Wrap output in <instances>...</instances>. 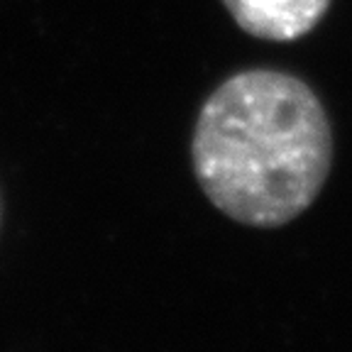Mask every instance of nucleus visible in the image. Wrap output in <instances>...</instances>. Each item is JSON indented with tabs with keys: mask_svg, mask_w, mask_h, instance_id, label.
I'll return each mask as SVG.
<instances>
[{
	"mask_svg": "<svg viewBox=\"0 0 352 352\" xmlns=\"http://www.w3.org/2000/svg\"><path fill=\"white\" fill-rule=\"evenodd\" d=\"M191 166L220 213L250 228H281L323 191L333 127L306 81L248 69L226 78L201 105Z\"/></svg>",
	"mask_w": 352,
	"mask_h": 352,
	"instance_id": "f257e3e1",
	"label": "nucleus"
},
{
	"mask_svg": "<svg viewBox=\"0 0 352 352\" xmlns=\"http://www.w3.org/2000/svg\"><path fill=\"white\" fill-rule=\"evenodd\" d=\"M237 28L267 42H294L323 20L330 0H223Z\"/></svg>",
	"mask_w": 352,
	"mask_h": 352,
	"instance_id": "f03ea898",
	"label": "nucleus"
}]
</instances>
